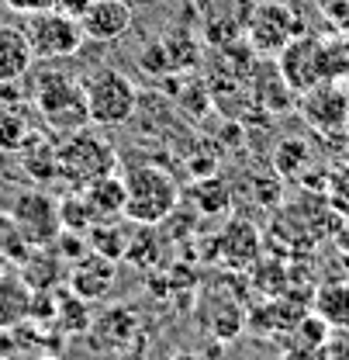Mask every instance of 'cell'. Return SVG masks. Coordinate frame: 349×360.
<instances>
[{"label":"cell","mask_w":349,"mask_h":360,"mask_svg":"<svg viewBox=\"0 0 349 360\" xmlns=\"http://www.w3.org/2000/svg\"><path fill=\"white\" fill-rule=\"evenodd\" d=\"M277 73L287 90H308L322 80H343L349 77V49L329 45L315 35H294L277 52Z\"/></svg>","instance_id":"obj_1"},{"label":"cell","mask_w":349,"mask_h":360,"mask_svg":"<svg viewBox=\"0 0 349 360\" xmlns=\"http://www.w3.org/2000/svg\"><path fill=\"white\" fill-rule=\"evenodd\" d=\"M125 219L138 229L163 225L180 205V187L170 170L156 163H135L125 170Z\"/></svg>","instance_id":"obj_2"},{"label":"cell","mask_w":349,"mask_h":360,"mask_svg":"<svg viewBox=\"0 0 349 360\" xmlns=\"http://www.w3.org/2000/svg\"><path fill=\"white\" fill-rule=\"evenodd\" d=\"M114 167H118L114 146L90 129L62 135V142L55 146V177L70 191H84L93 180L114 174Z\"/></svg>","instance_id":"obj_3"},{"label":"cell","mask_w":349,"mask_h":360,"mask_svg":"<svg viewBox=\"0 0 349 360\" xmlns=\"http://www.w3.org/2000/svg\"><path fill=\"white\" fill-rule=\"evenodd\" d=\"M35 111L52 132L70 135L87 129V97H84V84L70 73H55L48 70L35 80Z\"/></svg>","instance_id":"obj_4"},{"label":"cell","mask_w":349,"mask_h":360,"mask_svg":"<svg viewBox=\"0 0 349 360\" xmlns=\"http://www.w3.org/2000/svg\"><path fill=\"white\" fill-rule=\"evenodd\" d=\"M80 84H84V97H87V118L97 129L125 125L138 111V90L114 66H97Z\"/></svg>","instance_id":"obj_5"},{"label":"cell","mask_w":349,"mask_h":360,"mask_svg":"<svg viewBox=\"0 0 349 360\" xmlns=\"http://www.w3.org/2000/svg\"><path fill=\"white\" fill-rule=\"evenodd\" d=\"M25 39L32 45V56L35 59H66V56H77L84 49V28L77 18L55 11V7H45V11H32L28 21H25Z\"/></svg>","instance_id":"obj_6"},{"label":"cell","mask_w":349,"mask_h":360,"mask_svg":"<svg viewBox=\"0 0 349 360\" xmlns=\"http://www.w3.org/2000/svg\"><path fill=\"white\" fill-rule=\"evenodd\" d=\"M11 222L18 229V236L32 246V250H45L59 239L62 232V219H59V201L45 191H21L14 198L11 208Z\"/></svg>","instance_id":"obj_7"},{"label":"cell","mask_w":349,"mask_h":360,"mask_svg":"<svg viewBox=\"0 0 349 360\" xmlns=\"http://www.w3.org/2000/svg\"><path fill=\"white\" fill-rule=\"evenodd\" d=\"M301 115L322 135H336L349 125V90L339 80H322L301 90Z\"/></svg>","instance_id":"obj_8"},{"label":"cell","mask_w":349,"mask_h":360,"mask_svg":"<svg viewBox=\"0 0 349 360\" xmlns=\"http://www.w3.org/2000/svg\"><path fill=\"white\" fill-rule=\"evenodd\" d=\"M294 35H301V21L280 0H263L249 18V45L260 56H277Z\"/></svg>","instance_id":"obj_9"},{"label":"cell","mask_w":349,"mask_h":360,"mask_svg":"<svg viewBox=\"0 0 349 360\" xmlns=\"http://www.w3.org/2000/svg\"><path fill=\"white\" fill-rule=\"evenodd\" d=\"M80 28L90 42H114L131 28V7L125 0H90L80 14Z\"/></svg>","instance_id":"obj_10"},{"label":"cell","mask_w":349,"mask_h":360,"mask_svg":"<svg viewBox=\"0 0 349 360\" xmlns=\"http://www.w3.org/2000/svg\"><path fill=\"white\" fill-rule=\"evenodd\" d=\"M111 281H114V264L100 253H87L77 260V267L70 274V291L80 295L84 302H100L107 298Z\"/></svg>","instance_id":"obj_11"},{"label":"cell","mask_w":349,"mask_h":360,"mask_svg":"<svg viewBox=\"0 0 349 360\" xmlns=\"http://www.w3.org/2000/svg\"><path fill=\"white\" fill-rule=\"evenodd\" d=\"M215 246H218V257L228 267L242 270L260 257V232L249 222H242V219H232V222H225V229L218 232Z\"/></svg>","instance_id":"obj_12"},{"label":"cell","mask_w":349,"mask_h":360,"mask_svg":"<svg viewBox=\"0 0 349 360\" xmlns=\"http://www.w3.org/2000/svg\"><path fill=\"white\" fill-rule=\"evenodd\" d=\"M35 56H32V45L25 39L21 28L14 25H0V84H18L28 77Z\"/></svg>","instance_id":"obj_13"},{"label":"cell","mask_w":349,"mask_h":360,"mask_svg":"<svg viewBox=\"0 0 349 360\" xmlns=\"http://www.w3.org/2000/svg\"><path fill=\"white\" fill-rule=\"evenodd\" d=\"M32 298L35 291L25 284L18 274H0V329H14L32 315Z\"/></svg>","instance_id":"obj_14"},{"label":"cell","mask_w":349,"mask_h":360,"mask_svg":"<svg viewBox=\"0 0 349 360\" xmlns=\"http://www.w3.org/2000/svg\"><path fill=\"white\" fill-rule=\"evenodd\" d=\"M84 198H87V205L93 208L97 222L100 219H114V215L125 212V180L118 177V174H107V177L87 184L84 187Z\"/></svg>","instance_id":"obj_15"},{"label":"cell","mask_w":349,"mask_h":360,"mask_svg":"<svg viewBox=\"0 0 349 360\" xmlns=\"http://www.w3.org/2000/svg\"><path fill=\"white\" fill-rule=\"evenodd\" d=\"M315 312L325 326H336V329H349V284L346 281H332V284H322L318 295H315Z\"/></svg>","instance_id":"obj_16"},{"label":"cell","mask_w":349,"mask_h":360,"mask_svg":"<svg viewBox=\"0 0 349 360\" xmlns=\"http://www.w3.org/2000/svg\"><path fill=\"white\" fill-rule=\"evenodd\" d=\"M190 194H194V205H197L204 215H221V212H228V205H232L228 187H225L215 174H211V177H204V180H197Z\"/></svg>","instance_id":"obj_17"},{"label":"cell","mask_w":349,"mask_h":360,"mask_svg":"<svg viewBox=\"0 0 349 360\" xmlns=\"http://www.w3.org/2000/svg\"><path fill=\"white\" fill-rule=\"evenodd\" d=\"M325 205L339 215V219H349V160H343L339 167H332L325 174Z\"/></svg>","instance_id":"obj_18"},{"label":"cell","mask_w":349,"mask_h":360,"mask_svg":"<svg viewBox=\"0 0 349 360\" xmlns=\"http://www.w3.org/2000/svg\"><path fill=\"white\" fill-rule=\"evenodd\" d=\"M32 139H35V132H32L28 115H25L21 108L4 111V118H0V146H7V149H25Z\"/></svg>","instance_id":"obj_19"},{"label":"cell","mask_w":349,"mask_h":360,"mask_svg":"<svg viewBox=\"0 0 349 360\" xmlns=\"http://www.w3.org/2000/svg\"><path fill=\"white\" fill-rule=\"evenodd\" d=\"M21 277H25V284L32 288V291H52V284H55V277H59V264L55 260H42L35 250L28 253V260L21 264Z\"/></svg>","instance_id":"obj_20"},{"label":"cell","mask_w":349,"mask_h":360,"mask_svg":"<svg viewBox=\"0 0 349 360\" xmlns=\"http://www.w3.org/2000/svg\"><path fill=\"white\" fill-rule=\"evenodd\" d=\"M90 302H84L80 295H62V305H55V319H59V326L66 329V333H87L90 326V312H87Z\"/></svg>","instance_id":"obj_21"},{"label":"cell","mask_w":349,"mask_h":360,"mask_svg":"<svg viewBox=\"0 0 349 360\" xmlns=\"http://www.w3.org/2000/svg\"><path fill=\"white\" fill-rule=\"evenodd\" d=\"M308 160H311V153H308V142H301V139H284L280 149H277V156H273L277 174H284V177H291L301 167H308Z\"/></svg>","instance_id":"obj_22"},{"label":"cell","mask_w":349,"mask_h":360,"mask_svg":"<svg viewBox=\"0 0 349 360\" xmlns=\"http://www.w3.org/2000/svg\"><path fill=\"white\" fill-rule=\"evenodd\" d=\"M163 49H166V59H170V70H190L194 66V56H197V45L187 32H170L163 39Z\"/></svg>","instance_id":"obj_23"},{"label":"cell","mask_w":349,"mask_h":360,"mask_svg":"<svg viewBox=\"0 0 349 360\" xmlns=\"http://www.w3.org/2000/svg\"><path fill=\"white\" fill-rule=\"evenodd\" d=\"M322 11H325L339 28H349V0H322Z\"/></svg>","instance_id":"obj_24"},{"label":"cell","mask_w":349,"mask_h":360,"mask_svg":"<svg viewBox=\"0 0 349 360\" xmlns=\"http://www.w3.org/2000/svg\"><path fill=\"white\" fill-rule=\"evenodd\" d=\"M87 4L90 0H52L55 11H62V14H70V18H77V21H80V14L87 11Z\"/></svg>","instance_id":"obj_25"},{"label":"cell","mask_w":349,"mask_h":360,"mask_svg":"<svg viewBox=\"0 0 349 360\" xmlns=\"http://www.w3.org/2000/svg\"><path fill=\"white\" fill-rule=\"evenodd\" d=\"M14 11H25V14H32V11H45L52 0H7Z\"/></svg>","instance_id":"obj_26"},{"label":"cell","mask_w":349,"mask_h":360,"mask_svg":"<svg viewBox=\"0 0 349 360\" xmlns=\"http://www.w3.org/2000/svg\"><path fill=\"white\" fill-rule=\"evenodd\" d=\"M173 360H204V357H197V354H187V350H183V354H176Z\"/></svg>","instance_id":"obj_27"},{"label":"cell","mask_w":349,"mask_h":360,"mask_svg":"<svg viewBox=\"0 0 349 360\" xmlns=\"http://www.w3.org/2000/svg\"><path fill=\"white\" fill-rule=\"evenodd\" d=\"M346 160H349V149H346Z\"/></svg>","instance_id":"obj_28"}]
</instances>
